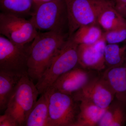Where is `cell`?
Returning <instances> with one entry per match:
<instances>
[{
	"mask_svg": "<svg viewBox=\"0 0 126 126\" xmlns=\"http://www.w3.org/2000/svg\"><path fill=\"white\" fill-rule=\"evenodd\" d=\"M1 12L25 18L34 11L33 0H0Z\"/></svg>",
	"mask_w": 126,
	"mask_h": 126,
	"instance_id": "cell-17",
	"label": "cell"
},
{
	"mask_svg": "<svg viewBox=\"0 0 126 126\" xmlns=\"http://www.w3.org/2000/svg\"><path fill=\"white\" fill-rule=\"evenodd\" d=\"M126 58V44L122 46L118 44H107L104 51V59L106 68L117 67L121 65Z\"/></svg>",
	"mask_w": 126,
	"mask_h": 126,
	"instance_id": "cell-20",
	"label": "cell"
},
{
	"mask_svg": "<svg viewBox=\"0 0 126 126\" xmlns=\"http://www.w3.org/2000/svg\"><path fill=\"white\" fill-rule=\"evenodd\" d=\"M103 36L107 43L118 44L126 41V21L115 29L104 32Z\"/></svg>",
	"mask_w": 126,
	"mask_h": 126,
	"instance_id": "cell-21",
	"label": "cell"
},
{
	"mask_svg": "<svg viewBox=\"0 0 126 126\" xmlns=\"http://www.w3.org/2000/svg\"><path fill=\"white\" fill-rule=\"evenodd\" d=\"M33 0V2L34 10L35 8L40 5L44 4V3L54 0Z\"/></svg>",
	"mask_w": 126,
	"mask_h": 126,
	"instance_id": "cell-24",
	"label": "cell"
},
{
	"mask_svg": "<svg viewBox=\"0 0 126 126\" xmlns=\"http://www.w3.org/2000/svg\"><path fill=\"white\" fill-rule=\"evenodd\" d=\"M126 123V104L115 98L104 113L98 126H124Z\"/></svg>",
	"mask_w": 126,
	"mask_h": 126,
	"instance_id": "cell-15",
	"label": "cell"
},
{
	"mask_svg": "<svg viewBox=\"0 0 126 126\" xmlns=\"http://www.w3.org/2000/svg\"><path fill=\"white\" fill-rule=\"evenodd\" d=\"M107 42L103 36L91 44L79 45V65L86 69L100 72L106 69L104 51Z\"/></svg>",
	"mask_w": 126,
	"mask_h": 126,
	"instance_id": "cell-11",
	"label": "cell"
},
{
	"mask_svg": "<svg viewBox=\"0 0 126 126\" xmlns=\"http://www.w3.org/2000/svg\"><path fill=\"white\" fill-rule=\"evenodd\" d=\"M115 1L104 9L99 15L97 23L105 31L112 30L126 21L115 7Z\"/></svg>",
	"mask_w": 126,
	"mask_h": 126,
	"instance_id": "cell-18",
	"label": "cell"
},
{
	"mask_svg": "<svg viewBox=\"0 0 126 126\" xmlns=\"http://www.w3.org/2000/svg\"><path fill=\"white\" fill-rule=\"evenodd\" d=\"M30 21L38 31H53L69 35V21L65 0H54L34 10Z\"/></svg>",
	"mask_w": 126,
	"mask_h": 126,
	"instance_id": "cell-2",
	"label": "cell"
},
{
	"mask_svg": "<svg viewBox=\"0 0 126 126\" xmlns=\"http://www.w3.org/2000/svg\"><path fill=\"white\" fill-rule=\"evenodd\" d=\"M79 102V111L74 126H98L107 109H102L85 99Z\"/></svg>",
	"mask_w": 126,
	"mask_h": 126,
	"instance_id": "cell-13",
	"label": "cell"
},
{
	"mask_svg": "<svg viewBox=\"0 0 126 126\" xmlns=\"http://www.w3.org/2000/svg\"><path fill=\"white\" fill-rule=\"evenodd\" d=\"M38 31L30 20L0 13V33L12 43L24 45L32 42Z\"/></svg>",
	"mask_w": 126,
	"mask_h": 126,
	"instance_id": "cell-7",
	"label": "cell"
},
{
	"mask_svg": "<svg viewBox=\"0 0 126 126\" xmlns=\"http://www.w3.org/2000/svg\"><path fill=\"white\" fill-rule=\"evenodd\" d=\"M30 111L26 121L25 126H48V105L46 93L41 94Z\"/></svg>",
	"mask_w": 126,
	"mask_h": 126,
	"instance_id": "cell-16",
	"label": "cell"
},
{
	"mask_svg": "<svg viewBox=\"0 0 126 126\" xmlns=\"http://www.w3.org/2000/svg\"><path fill=\"white\" fill-rule=\"evenodd\" d=\"M103 32L97 23L81 26L72 36L78 44H91L98 41L103 37Z\"/></svg>",
	"mask_w": 126,
	"mask_h": 126,
	"instance_id": "cell-19",
	"label": "cell"
},
{
	"mask_svg": "<svg viewBox=\"0 0 126 126\" xmlns=\"http://www.w3.org/2000/svg\"><path fill=\"white\" fill-rule=\"evenodd\" d=\"M39 94L28 74L23 75L12 94L5 113L16 119L19 126H25L29 113Z\"/></svg>",
	"mask_w": 126,
	"mask_h": 126,
	"instance_id": "cell-5",
	"label": "cell"
},
{
	"mask_svg": "<svg viewBox=\"0 0 126 126\" xmlns=\"http://www.w3.org/2000/svg\"><path fill=\"white\" fill-rule=\"evenodd\" d=\"M45 93L48 105V126H74L79 111V102L72 95L52 88Z\"/></svg>",
	"mask_w": 126,
	"mask_h": 126,
	"instance_id": "cell-4",
	"label": "cell"
},
{
	"mask_svg": "<svg viewBox=\"0 0 126 126\" xmlns=\"http://www.w3.org/2000/svg\"><path fill=\"white\" fill-rule=\"evenodd\" d=\"M99 73L79 65L60 76L50 88L72 96Z\"/></svg>",
	"mask_w": 126,
	"mask_h": 126,
	"instance_id": "cell-10",
	"label": "cell"
},
{
	"mask_svg": "<svg viewBox=\"0 0 126 126\" xmlns=\"http://www.w3.org/2000/svg\"><path fill=\"white\" fill-rule=\"evenodd\" d=\"M67 9L69 37L83 26L96 24L102 11L113 0H65Z\"/></svg>",
	"mask_w": 126,
	"mask_h": 126,
	"instance_id": "cell-6",
	"label": "cell"
},
{
	"mask_svg": "<svg viewBox=\"0 0 126 126\" xmlns=\"http://www.w3.org/2000/svg\"><path fill=\"white\" fill-rule=\"evenodd\" d=\"M79 45L69 37L35 84L39 94L46 92L62 75L79 65Z\"/></svg>",
	"mask_w": 126,
	"mask_h": 126,
	"instance_id": "cell-3",
	"label": "cell"
},
{
	"mask_svg": "<svg viewBox=\"0 0 126 126\" xmlns=\"http://www.w3.org/2000/svg\"><path fill=\"white\" fill-rule=\"evenodd\" d=\"M102 75L115 93V98L126 104V58L121 65L106 69Z\"/></svg>",
	"mask_w": 126,
	"mask_h": 126,
	"instance_id": "cell-12",
	"label": "cell"
},
{
	"mask_svg": "<svg viewBox=\"0 0 126 126\" xmlns=\"http://www.w3.org/2000/svg\"><path fill=\"white\" fill-rule=\"evenodd\" d=\"M23 75L15 72L0 70L1 111H5L7 108L10 98Z\"/></svg>",
	"mask_w": 126,
	"mask_h": 126,
	"instance_id": "cell-14",
	"label": "cell"
},
{
	"mask_svg": "<svg viewBox=\"0 0 126 126\" xmlns=\"http://www.w3.org/2000/svg\"><path fill=\"white\" fill-rule=\"evenodd\" d=\"M0 126H19V125L13 117L4 113V114L0 116Z\"/></svg>",
	"mask_w": 126,
	"mask_h": 126,
	"instance_id": "cell-22",
	"label": "cell"
},
{
	"mask_svg": "<svg viewBox=\"0 0 126 126\" xmlns=\"http://www.w3.org/2000/svg\"><path fill=\"white\" fill-rule=\"evenodd\" d=\"M72 96L78 101L85 99L102 109L107 108L115 98L112 89L100 73Z\"/></svg>",
	"mask_w": 126,
	"mask_h": 126,
	"instance_id": "cell-9",
	"label": "cell"
},
{
	"mask_svg": "<svg viewBox=\"0 0 126 126\" xmlns=\"http://www.w3.org/2000/svg\"><path fill=\"white\" fill-rule=\"evenodd\" d=\"M115 7L117 11H119L126 6V0H115Z\"/></svg>",
	"mask_w": 126,
	"mask_h": 126,
	"instance_id": "cell-23",
	"label": "cell"
},
{
	"mask_svg": "<svg viewBox=\"0 0 126 126\" xmlns=\"http://www.w3.org/2000/svg\"><path fill=\"white\" fill-rule=\"evenodd\" d=\"M68 38L55 32L38 31L30 45L27 74L32 80L38 81Z\"/></svg>",
	"mask_w": 126,
	"mask_h": 126,
	"instance_id": "cell-1",
	"label": "cell"
},
{
	"mask_svg": "<svg viewBox=\"0 0 126 126\" xmlns=\"http://www.w3.org/2000/svg\"><path fill=\"white\" fill-rule=\"evenodd\" d=\"M118 11L124 18L126 19V6Z\"/></svg>",
	"mask_w": 126,
	"mask_h": 126,
	"instance_id": "cell-25",
	"label": "cell"
},
{
	"mask_svg": "<svg viewBox=\"0 0 126 126\" xmlns=\"http://www.w3.org/2000/svg\"><path fill=\"white\" fill-rule=\"evenodd\" d=\"M30 44H16L0 34V70L27 73Z\"/></svg>",
	"mask_w": 126,
	"mask_h": 126,
	"instance_id": "cell-8",
	"label": "cell"
}]
</instances>
